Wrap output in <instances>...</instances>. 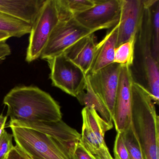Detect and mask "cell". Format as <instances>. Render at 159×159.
<instances>
[{
  "label": "cell",
  "mask_w": 159,
  "mask_h": 159,
  "mask_svg": "<svg viewBox=\"0 0 159 159\" xmlns=\"http://www.w3.org/2000/svg\"><path fill=\"white\" fill-rule=\"evenodd\" d=\"M3 103L10 120L50 122L62 120L59 104L51 95L36 86L14 87L4 97Z\"/></svg>",
  "instance_id": "cell-1"
},
{
  "label": "cell",
  "mask_w": 159,
  "mask_h": 159,
  "mask_svg": "<svg viewBox=\"0 0 159 159\" xmlns=\"http://www.w3.org/2000/svg\"><path fill=\"white\" fill-rule=\"evenodd\" d=\"M132 120L143 159H159V118L149 93L133 82Z\"/></svg>",
  "instance_id": "cell-2"
},
{
  "label": "cell",
  "mask_w": 159,
  "mask_h": 159,
  "mask_svg": "<svg viewBox=\"0 0 159 159\" xmlns=\"http://www.w3.org/2000/svg\"><path fill=\"white\" fill-rule=\"evenodd\" d=\"M142 23L136 35L133 64L130 67L133 81L146 89L154 104L159 102V62L154 58L152 46L149 0H144Z\"/></svg>",
  "instance_id": "cell-3"
},
{
  "label": "cell",
  "mask_w": 159,
  "mask_h": 159,
  "mask_svg": "<svg viewBox=\"0 0 159 159\" xmlns=\"http://www.w3.org/2000/svg\"><path fill=\"white\" fill-rule=\"evenodd\" d=\"M10 128L16 146L30 159H74L73 152L77 143H63L30 128Z\"/></svg>",
  "instance_id": "cell-4"
},
{
  "label": "cell",
  "mask_w": 159,
  "mask_h": 159,
  "mask_svg": "<svg viewBox=\"0 0 159 159\" xmlns=\"http://www.w3.org/2000/svg\"><path fill=\"white\" fill-rule=\"evenodd\" d=\"M60 20L56 0H45L31 27L26 60L40 58L51 34Z\"/></svg>",
  "instance_id": "cell-5"
},
{
  "label": "cell",
  "mask_w": 159,
  "mask_h": 159,
  "mask_svg": "<svg viewBox=\"0 0 159 159\" xmlns=\"http://www.w3.org/2000/svg\"><path fill=\"white\" fill-rule=\"evenodd\" d=\"M83 124L80 142L94 159H114L105 140L106 132L113 126L105 122L92 108L82 111Z\"/></svg>",
  "instance_id": "cell-6"
},
{
  "label": "cell",
  "mask_w": 159,
  "mask_h": 159,
  "mask_svg": "<svg viewBox=\"0 0 159 159\" xmlns=\"http://www.w3.org/2000/svg\"><path fill=\"white\" fill-rule=\"evenodd\" d=\"M46 61L51 70L50 78L53 86L75 97L84 91L87 75L64 53Z\"/></svg>",
  "instance_id": "cell-7"
},
{
  "label": "cell",
  "mask_w": 159,
  "mask_h": 159,
  "mask_svg": "<svg viewBox=\"0 0 159 159\" xmlns=\"http://www.w3.org/2000/svg\"><path fill=\"white\" fill-rule=\"evenodd\" d=\"M94 33L84 27L74 17L60 20L52 32L40 58L47 60L62 54L82 38Z\"/></svg>",
  "instance_id": "cell-8"
},
{
  "label": "cell",
  "mask_w": 159,
  "mask_h": 159,
  "mask_svg": "<svg viewBox=\"0 0 159 159\" xmlns=\"http://www.w3.org/2000/svg\"><path fill=\"white\" fill-rule=\"evenodd\" d=\"M92 8L75 15L74 18L84 27L96 32L109 29L119 23L121 0H95Z\"/></svg>",
  "instance_id": "cell-9"
},
{
  "label": "cell",
  "mask_w": 159,
  "mask_h": 159,
  "mask_svg": "<svg viewBox=\"0 0 159 159\" xmlns=\"http://www.w3.org/2000/svg\"><path fill=\"white\" fill-rule=\"evenodd\" d=\"M133 82L129 67L121 66L112 114V121L117 133H123L131 125Z\"/></svg>",
  "instance_id": "cell-10"
},
{
  "label": "cell",
  "mask_w": 159,
  "mask_h": 159,
  "mask_svg": "<svg viewBox=\"0 0 159 159\" xmlns=\"http://www.w3.org/2000/svg\"><path fill=\"white\" fill-rule=\"evenodd\" d=\"M121 66L113 63L95 73L87 75L93 91L113 114Z\"/></svg>",
  "instance_id": "cell-11"
},
{
  "label": "cell",
  "mask_w": 159,
  "mask_h": 159,
  "mask_svg": "<svg viewBox=\"0 0 159 159\" xmlns=\"http://www.w3.org/2000/svg\"><path fill=\"white\" fill-rule=\"evenodd\" d=\"M144 0H121L117 47L136 37L143 19Z\"/></svg>",
  "instance_id": "cell-12"
},
{
  "label": "cell",
  "mask_w": 159,
  "mask_h": 159,
  "mask_svg": "<svg viewBox=\"0 0 159 159\" xmlns=\"http://www.w3.org/2000/svg\"><path fill=\"white\" fill-rule=\"evenodd\" d=\"M30 128L46 134L55 139L68 144H76L80 141V134L62 120L50 122H30L10 120L9 127Z\"/></svg>",
  "instance_id": "cell-13"
},
{
  "label": "cell",
  "mask_w": 159,
  "mask_h": 159,
  "mask_svg": "<svg viewBox=\"0 0 159 159\" xmlns=\"http://www.w3.org/2000/svg\"><path fill=\"white\" fill-rule=\"evenodd\" d=\"M45 0H0V12L32 25Z\"/></svg>",
  "instance_id": "cell-14"
},
{
  "label": "cell",
  "mask_w": 159,
  "mask_h": 159,
  "mask_svg": "<svg viewBox=\"0 0 159 159\" xmlns=\"http://www.w3.org/2000/svg\"><path fill=\"white\" fill-rule=\"evenodd\" d=\"M97 43L93 33L76 42L64 54L87 75L93 64Z\"/></svg>",
  "instance_id": "cell-15"
},
{
  "label": "cell",
  "mask_w": 159,
  "mask_h": 159,
  "mask_svg": "<svg viewBox=\"0 0 159 159\" xmlns=\"http://www.w3.org/2000/svg\"><path fill=\"white\" fill-rule=\"evenodd\" d=\"M119 23L97 43L93 60L89 74L95 73L114 63L115 49L117 47Z\"/></svg>",
  "instance_id": "cell-16"
},
{
  "label": "cell",
  "mask_w": 159,
  "mask_h": 159,
  "mask_svg": "<svg viewBox=\"0 0 159 159\" xmlns=\"http://www.w3.org/2000/svg\"><path fill=\"white\" fill-rule=\"evenodd\" d=\"M76 98L82 105L94 110L105 122L113 126L111 113L103 100L93 90L87 75L85 90Z\"/></svg>",
  "instance_id": "cell-17"
},
{
  "label": "cell",
  "mask_w": 159,
  "mask_h": 159,
  "mask_svg": "<svg viewBox=\"0 0 159 159\" xmlns=\"http://www.w3.org/2000/svg\"><path fill=\"white\" fill-rule=\"evenodd\" d=\"M60 20L74 17L77 14L93 7L95 0H56Z\"/></svg>",
  "instance_id": "cell-18"
},
{
  "label": "cell",
  "mask_w": 159,
  "mask_h": 159,
  "mask_svg": "<svg viewBox=\"0 0 159 159\" xmlns=\"http://www.w3.org/2000/svg\"><path fill=\"white\" fill-rule=\"evenodd\" d=\"M32 25L0 12V32L10 35L11 38H21L30 34Z\"/></svg>",
  "instance_id": "cell-19"
},
{
  "label": "cell",
  "mask_w": 159,
  "mask_h": 159,
  "mask_svg": "<svg viewBox=\"0 0 159 159\" xmlns=\"http://www.w3.org/2000/svg\"><path fill=\"white\" fill-rule=\"evenodd\" d=\"M149 9L152 53L159 62V0H149Z\"/></svg>",
  "instance_id": "cell-20"
},
{
  "label": "cell",
  "mask_w": 159,
  "mask_h": 159,
  "mask_svg": "<svg viewBox=\"0 0 159 159\" xmlns=\"http://www.w3.org/2000/svg\"><path fill=\"white\" fill-rule=\"evenodd\" d=\"M136 37L128 41L122 43L116 47L114 55V63L122 66L130 67L133 63L134 53V45Z\"/></svg>",
  "instance_id": "cell-21"
},
{
  "label": "cell",
  "mask_w": 159,
  "mask_h": 159,
  "mask_svg": "<svg viewBox=\"0 0 159 159\" xmlns=\"http://www.w3.org/2000/svg\"><path fill=\"white\" fill-rule=\"evenodd\" d=\"M123 139L129 159H143L142 151L132 124L123 132Z\"/></svg>",
  "instance_id": "cell-22"
},
{
  "label": "cell",
  "mask_w": 159,
  "mask_h": 159,
  "mask_svg": "<svg viewBox=\"0 0 159 159\" xmlns=\"http://www.w3.org/2000/svg\"><path fill=\"white\" fill-rule=\"evenodd\" d=\"M115 159H129L123 139V132L117 133L113 148Z\"/></svg>",
  "instance_id": "cell-23"
},
{
  "label": "cell",
  "mask_w": 159,
  "mask_h": 159,
  "mask_svg": "<svg viewBox=\"0 0 159 159\" xmlns=\"http://www.w3.org/2000/svg\"><path fill=\"white\" fill-rule=\"evenodd\" d=\"M13 135L6 130L0 136V159H6L8 153L14 147Z\"/></svg>",
  "instance_id": "cell-24"
},
{
  "label": "cell",
  "mask_w": 159,
  "mask_h": 159,
  "mask_svg": "<svg viewBox=\"0 0 159 159\" xmlns=\"http://www.w3.org/2000/svg\"><path fill=\"white\" fill-rule=\"evenodd\" d=\"M73 158L74 159H94L85 149L80 141L75 146Z\"/></svg>",
  "instance_id": "cell-25"
},
{
  "label": "cell",
  "mask_w": 159,
  "mask_h": 159,
  "mask_svg": "<svg viewBox=\"0 0 159 159\" xmlns=\"http://www.w3.org/2000/svg\"><path fill=\"white\" fill-rule=\"evenodd\" d=\"M6 159H30L17 146H14Z\"/></svg>",
  "instance_id": "cell-26"
},
{
  "label": "cell",
  "mask_w": 159,
  "mask_h": 159,
  "mask_svg": "<svg viewBox=\"0 0 159 159\" xmlns=\"http://www.w3.org/2000/svg\"><path fill=\"white\" fill-rule=\"evenodd\" d=\"M11 53V51L10 46L0 50V64L3 62L6 57L10 55Z\"/></svg>",
  "instance_id": "cell-27"
},
{
  "label": "cell",
  "mask_w": 159,
  "mask_h": 159,
  "mask_svg": "<svg viewBox=\"0 0 159 159\" xmlns=\"http://www.w3.org/2000/svg\"><path fill=\"white\" fill-rule=\"evenodd\" d=\"M8 117L4 116L2 114H0V136L5 131V124L7 121Z\"/></svg>",
  "instance_id": "cell-28"
},
{
  "label": "cell",
  "mask_w": 159,
  "mask_h": 159,
  "mask_svg": "<svg viewBox=\"0 0 159 159\" xmlns=\"http://www.w3.org/2000/svg\"><path fill=\"white\" fill-rule=\"evenodd\" d=\"M11 38L10 35L7 33L0 32V42H6L7 40Z\"/></svg>",
  "instance_id": "cell-29"
},
{
  "label": "cell",
  "mask_w": 159,
  "mask_h": 159,
  "mask_svg": "<svg viewBox=\"0 0 159 159\" xmlns=\"http://www.w3.org/2000/svg\"><path fill=\"white\" fill-rule=\"evenodd\" d=\"M8 46H9V45L6 43V42H0V50L4 49Z\"/></svg>",
  "instance_id": "cell-30"
}]
</instances>
